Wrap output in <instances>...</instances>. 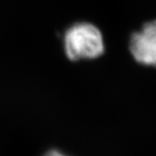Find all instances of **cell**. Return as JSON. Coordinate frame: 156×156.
Wrapping results in <instances>:
<instances>
[{"label": "cell", "instance_id": "cell-1", "mask_svg": "<svg viewBox=\"0 0 156 156\" xmlns=\"http://www.w3.org/2000/svg\"><path fill=\"white\" fill-rule=\"evenodd\" d=\"M64 53L70 61L91 60L104 53V40L101 30L90 23H74L63 36Z\"/></svg>", "mask_w": 156, "mask_h": 156}, {"label": "cell", "instance_id": "cell-2", "mask_svg": "<svg viewBox=\"0 0 156 156\" xmlns=\"http://www.w3.org/2000/svg\"><path fill=\"white\" fill-rule=\"evenodd\" d=\"M129 49L135 61L156 67V20L145 23L140 31L132 35Z\"/></svg>", "mask_w": 156, "mask_h": 156}, {"label": "cell", "instance_id": "cell-3", "mask_svg": "<svg viewBox=\"0 0 156 156\" xmlns=\"http://www.w3.org/2000/svg\"><path fill=\"white\" fill-rule=\"evenodd\" d=\"M43 156H69L64 154L63 152L58 150V149H50V150L47 151L44 154Z\"/></svg>", "mask_w": 156, "mask_h": 156}]
</instances>
